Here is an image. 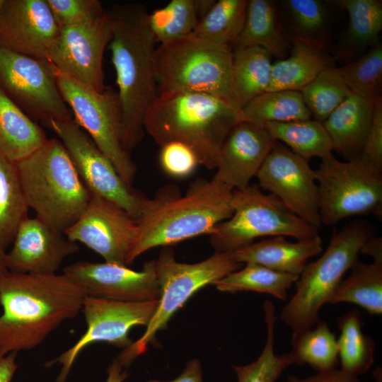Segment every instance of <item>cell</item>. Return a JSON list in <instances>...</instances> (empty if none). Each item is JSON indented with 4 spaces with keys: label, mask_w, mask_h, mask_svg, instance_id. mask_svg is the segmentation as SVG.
Instances as JSON below:
<instances>
[{
    "label": "cell",
    "mask_w": 382,
    "mask_h": 382,
    "mask_svg": "<svg viewBox=\"0 0 382 382\" xmlns=\"http://www.w3.org/2000/svg\"><path fill=\"white\" fill-rule=\"evenodd\" d=\"M360 253L371 256L374 262L382 263V238L372 236L362 245Z\"/></svg>",
    "instance_id": "obj_48"
},
{
    "label": "cell",
    "mask_w": 382,
    "mask_h": 382,
    "mask_svg": "<svg viewBox=\"0 0 382 382\" xmlns=\"http://www.w3.org/2000/svg\"><path fill=\"white\" fill-rule=\"evenodd\" d=\"M86 296L64 274L10 272L0 284V354L40 345L64 321L75 318Z\"/></svg>",
    "instance_id": "obj_1"
},
{
    "label": "cell",
    "mask_w": 382,
    "mask_h": 382,
    "mask_svg": "<svg viewBox=\"0 0 382 382\" xmlns=\"http://www.w3.org/2000/svg\"><path fill=\"white\" fill-rule=\"evenodd\" d=\"M272 138L284 143L294 154L306 161L320 159L332 153V144L323 122L309 119L263 125Z\"/></svg>",
    "instance_id": "obj_32"
},
{
    "label": "cell",
    "mask_w": 382,
    "mask_h": 382,
    "mask_svg": "<svg viewBox=\"0 0 382 382\" xmlns=\"http://www.w3.org/2000/svg\"><path fill=\"white\" fill-rule=\"evenodd\" d=\"M372 236L368 222L354 221L332 235L318 259L306 264L295 283V294L279 315L293 332L313 328L318 322L320 309L359 260L362 245Z\"/></svg>",
    "instance_id": "obj_6"
},
{
    "label": "cell",
    "mask_w": 382,
    "mask_h": 382,
    "mask_svg": "<svg viewBox=\"0 0 382 382\" xmlns=\"http://www.w3.org/2000/svg\"><path fill=\"white\" fill-rule=\"evenodd\" d=\"M0 89L35 122L45 125L50 120L73 119L46 59L0 47Z\"/></svg>",
    "instance_id": "obj_12"
},
{
    "label": "cell",
    "mask_w": 382,
    "mask_h": 382,
    "mask_svg": "<svg viewBox=\"0 0 382 382\" xmlns=\"http://www.w3.org/2000/svg\"><path fill=\"white\" fill-rule=\"evenodd\" d=\"M52 67L59 91L72 112L73 120L110 159L124 182L132 187L137 166L122 146L123 115L118 93L111 86L98 92Z\"/></svg>",
    "instance_id": "obj_10"
},
{
    "label": "cell",
    "mask_w": 382,
    "mask_h": 382,
    "mask_svg": "<svg viewBox=\"0 0 382 382\" xmlns=\"http://www.w3.org/2000/svg\"><path fill=\"white\" fill-rule=\"evenodd\" d=\"M241 112L219 97L195 92L159 93L147 110L144 128L160 146L180 141L196 154L199 165L215 169L221 146Z\"/></svg>",
    "instance_id": "obj_4"
},
{
    "label": "cell",
    "mask_w": 382,
    "mask_h": 382,
    "mask_svg": "<svg viewBox=\"0 0 382 382\" xmlns=\"http://www.w3.org/2000/svg\"><path fill=\"white\" fill-rule=\"evenodd\" d=\"M351 92L374 102L382 97V43L379 42L354 61L339 67Z\"/></svg>",
    "instance_id": "obj_41"
},
{
    "label": "cell",
    "mask_w": 382,
    "mask_h": 382,
    "mask_svg": "<svg viewBox=\"0 0 382 382\" xmlns=\"http://www.w3.org/2000/svg\"><path fill=\"white\" fill-rule=\"evenodd\" d=\"M274 142L263 126L241 121L221 146L213 178L232 190L248 187Z\"/></svg>",
    "instance_id": "obj_21"
},
{
    "label": "cell",
    "mask_w": 382,
    "mask_h": 382,
    "mask_svg": "<svg viewBox=\"0 0 382 382\" xmlns=\"http://www.w3.org/2000/svg\"><path fill=\"white\" fill-rule=\"evenodd\" d=\"M267 328L266 341L258 358L246 365L233 366L237 382H275L284 370L294 364L290 353L277 355L274 349V332L277 320L274 304L270 301L263 303Z\"/></svg>",
    "instance_id": "obj_38"
},
{
    "label": "cell",
    "mask_w": 382,
    "mask_h": 382,
    "mask_svg": "<svg viewBox=\"0 0 382 382\" xmlns=\"http://www.w3.org/2000/svg\"><path fill=\"white\" fill-rule=\"evenodd\" d=\"M47 140L42 127L0 89V155L16 163Z\"/></svg>",
    "instance_id": "obj_28"
},
{
    "label": "cell",
    "mask_w": 382,
    "mask_h": 382,
    "mask_svg": "<svg viewBox=\"0 0 382 382\" xmlns=\"http://www.w3.org/2000/svg\"><path fill=\"white\" fill-rule=\"evenodd\" d=\"M290 42L289 56L272 64L267 91H300L323 71L337 66L328 50L301 40Z\"/></svg>",
    "instance_id": "obj_25"
},
{
    "label": "cell",
    "mask_w": 382,
    "mask_h": 382,
    "mask_svg": "<svg viewBox=\"0 0 382 382\" xmlns=\"http://www.w3.org/2000/svg\"><path fill=\"white\" fill-rule=\"evenodd\" d=\"M315 171L321 224L332 226L357 215L382 213V176L358 157L340 161L332 153Z\"/></svg>",
    "instance_id": "obj_11"
},
{
    "label": "cell",
    "mask_w": 382,
    "mask_h": 382,
    "mask_svg": "<svg viewBox=\"0 0 382 382\" xmlns=\"http://www.w3.org/2000/svg\"><path fill=\"white\" fill-rule=\"evenodd\" d=\"M146 382H203L201 362L197 359L189 360L182 373L173 380L164 381L151 379Z\"/></svg>",
    "instance_id": "obj_46"
},
{
    "label": "cell",
    "mask_w": 382,
    "mask_h": 382,
    "mask_svg": "<svg viewBox=\"0 0 382 382\" xmlns=\"http://www.w3.org/2000/svg\"><path fill=\"white\" fill-rule=\"evenodd\" d=\"M137 233V221L121 207L91 194L79 219L64 233L100 255L105 262L129 265Z\"/></svg>",
    "instance_id": "obj_16"
},
{
    "label": "cell",
    "mask_w": 382,
    "mask_h": 382,
    "mask_svg": "<svg viewBox=\"0 0 382 382\" xmlns=\"http://www.w3.org/2000/svg\"><path fill=\"white\" fill-rule=\"evenodd\" d=\"M59 32L47 0H6L0 15V47L47 60Z\"/></svg>",
    "instance_id": "obj_19"
},
{
    "label": "cell",
    "mask_w": 382,
    "mask_h": 382,
    "mask_svg": "<svg viewBox=\"0 0 382 382\" xmlns=\"http://www.w3.org/2000/svg\"><path fill=\"white\" fill-rule=\"evenodd\" d=\"M241 121L263 126L267 122H285L311 119L300 91H265L241 110Z\"/></svg>",
    "instance_id": "obj_34"
},
{
    "label": "cell",
    "mask_w": 382,
    "mask_h": 382,
    "mask_svg": "<svg viewBox=\"0 0 382 382\" xmlns=\"http://www.w3.org/2000/svg\"><path fill=\"white\" fill-rule=\"evenodd\" d=\"M233 56L231 46L214 44L192 35L159 44L153 56L158 94L202 93L229 102Z\"/></svg>",
    "instance_id": "obj_7"
},
{
    "label": "cell",
    "mask_w": 382,
    "mask_h": 382,
    "mask_svg": "<svg viewBox=\"0 0 382 382\" xmlns=\"http://www.w3.org/2000/svg\"><path fill=\"white\" fill-rule=\"evenodd\" d=\"M159 162L168 175L183 178L190 175L199 165L195 151L180 141H170L161 146Z\"/></svg>",
    "instance_id": "obj_43"
},
{
    "label": "cell",
    "mask_w": 382,
    "mask_h": 382,
    "mask_svg": "<svg viewBox=\"0 0 382 382\" xmlns=\"http://www.w3.org/2000/svg\"><path fill=\"white\" fill-rule=\"evenodd\" d=\"M233 190L213 178H198L184 195L175 185H168L148 199L137 220V233L129 264L156 247L170 246L202 234L233 212Z\"/></svg>",
    "instance_id": "obj_3"
},
{
    "label": "cell",
    "mask_w": 382,
    "mask_h": 382,
    "mask_svg": "<svg viewBox=\"0 0 382 382\" xmlns=\"http://www.w3.org/2000/svg\"><path fill=\"white\" fill-rule=\"evenodd\" d=\"M233 45L234 49L259 47L270 56L286 58L291 43L284 31L277 1H248L243 26Z\"/></svg>",
    "instance_id": "obj_26"
},
{
    "label": "cell",
    "mask_w": 382,
    "mask_h": 382,
    "mask_svg": "<svg viewBox=\"0 0 382 382\" xmlns=\"http://www.w3.org/2000/svg\"><path fill=\"white\" fill-rule=\"evenodd\" d=\"M63 274L79 284L86 296L124 302L160 298L155 260L145 262L139 271L106 262L79 261L65 267Z\"/></svg>",
    "instance_id": "obj_18"
},
{
    "label": "cell",
    "mask_w": 382,
    "mask_h": 382,
    "mask_svg": "<svg viewBox=\"0 0 382 382\" xmlns=\"http://www.w3.org/2000/svg\"><path fill=\"white\" fill-rule=\"evenodd\" d=\"M299 277L277 272L258 264L245 263L242 269L228 274L214 285L222 292L252 291L285 301L289 289L296 282Z\"/></svg>",
    "instance_id": "obj_36"
},
{
    "label": "cell",
    "mask_w": 382,
    "mask_h": 382,
    "mask_svg": "<svg viewBox=\"0 0 382 382\" xmlns=\"http://www.w3.org/2000/svg\"><path fill=\"white\" fill-rule=\"evenodd\" d=\"M374 173H382V97L374 102L372 123L362 151L357 156Z\"/></svg>",
    "instance_id": "obj_44"
},
{
    "label": "cell",
    "mask_w": 382,
    "mask_h": 382,
    "mask_svg": "<svg viewBox=\"0 0 382 382\" xmlns=\"http://www.w3.org/2000/svg\"><path fill=\"white\" fill-rule=\"evenodd\" d=\"M232 86L229 103L241 110L253 98L267 91L271 76V56L259 47L233 50Z\"/></svg>",
    "instance_id": "obj_29"
},
{
    "label": "cell",
    "mask_w": 382,
    "mask_h": 382,
    "mask_svg": "<svg viewBox=\"0 0 382 382\" xmlns=\"http://www.w3.org/2000/svg\"><path fill=\"white\" fill-rule=\"evenodd\" d=\"M337 323L340 331L337 339L340 369L359 377L374 364L375 342L363 332L361 314L355 308L339 317Z\"/></svg>",
    "instance_id": "obj_31"
},
{
    "label": "cell",
    "mask_w": 382,
    "mask_h": 382,
    "mask_svg": "<svg viewBox=\"0 0 382 382\" xmlns=\"http://www.w3.org/2000/svg\"><path fill=\"white\" fill-rule=\"evenodd\" d=\"M11 245L6 266L21 274H56L63 261L79 250L76 243L36 216L23 220Z\"/></svg>",
    "instance_id": "obj_20"
},
{
    "label": "cell",
    "mask_w": 382,
    "mask_h": 382,
    "mask_svg": "<svg viewBox=\"0 0 382 382\" xmlns=\"http://www.w3.org/2000/svg\"><path fill=\"white\" fill-rule=\"evenodd\" d=\"M291 345L294 364H308L317 372L335 369L339 364L337 339L326 321L319 320L313 328L293 332Z\"/></svg>",
    "instance_id": "obj_33"
},
{
    "label": "cell",
    "mask_w": 382,
    "mask_h": 382,
    "mask_svg": "<svg viewBox=\"0 0 382 382\" xmlns=\"http://www.w3.org/2000/svg\"><path fill=\"white\" fill-rule=\"evenodd\" d=\"M47 2L60 28L90 21L105 12L98 0H47Z\"/></svg>",
    "instance_id": "obj_42"
},
{
    "label": "cell",
    "mask_w": 382,
    "mask_h": 382,
    "mask_svg": "<svg viewBox=\"0 0 382 382\" xmlns=\"http://www.w3.org/2000/svg\"><path fill=\"white\" fill-rule=\"evenodd\" d=\"M287 382H359L358 376L347 374L341 369L317 372L309 377L300 378L294 376L288 377Z\"/></svg>",
    "instance_id": "obj_45"
},
{
    "label": "cell",
    "mask_w": 382,
    "mask_h": 382,
    "mask_svg": "<svg viewBox=\"0 0 382 382\" xmlns=\"http://www.w3.org/2000/svg\"><path fill=\"white\" fill-rule=\"evenodd\" d=\"M158 302H124L86 296L81 309L87 324L86 332L72 347L46 364L47 366L62 365L57 382L66 381L79 354L93 343L105 342L124 349L129 346L132 343L130 330L137 325L146 326Z\"/></svg>",
    "instance_id": "obj_14"
},
{
    "label": "cell",
    "mask_w": 382,
    "mask_h": 382,
    "mask_svg": "<svg viewBox=\"0 0 382 382\" xmlns=\"http://www.w3.org/2000/svg\"><path fill=\"white\" fill-rule=\"evenodd\" d=\"M59 137L90 192L117 204L137 221L148 200L127 185L110 159L72 119L45 124Z\"/></svg>",
    "instance_id": "obj_13"
},
{
    "label": "cell",
    "mask_w": 382,
    "mask_h": 382,
    "mask_svg": "<svg viewBox=\"0 0 382 382\" xmlns=\"http://www.w3.org/2000/svg\"><path fill=\"white\" fill-rule=\"evenodd\" d=\"M6 0H0V15L2 11Z\"/></svg>",
    "instance_id": "obj_52"
},
{
    "label": "cell",
    "mask_w": 382,
    "mask_h": 382,
    "mask_svg": "<svg viewBox=\"0 0 382 382\" xmlns=\"http://www.w3.org/2000/svg\"><path fill=\"white\" fill-rule=\"evenodd\" d=\"M199 21L204 16L216 2L215 0H194Z\"/></svg>",
    "instance_id": "obj_50"
},
{
    "label": "cell",
    "mask_w": 382,
    "mask_h": 382,
    "mask_svg": "<svg viewBox=\"0 0 382 382\" xmlns=\"http://www.w3.org/2000/svg\"><path fill=\"white\" fill-rule=\"evenodd\" d=\"M329 2L347 12L348 24L330 48L335 62L347 64L378 43L382 30V3L378 0H332Z\"/></svg>",
    "instance_id": "obj_22"
},
{
    "label": "cell",
    "mask_w": 382,
    "mask_h": 382,
    "mask_svg": "<svg viewBox=\"0 0 382 382\" xmlns=\"http://www.w3.org/2000/svg\"><path fill=\"white\" fill-rule=\"evenodd\" d=\"M350 270V274L341 280L328 303H352L371 315H381L382 263L357 260Z\"/></svg>",
    "instance_id": "obj_30"
},
{
    "label": "cell",
    "mask_w": 382,
    "mask_h": 382,
    "mask_svg": "<svg viewBox=\"0 0 382 382\" xmlns=\"http://www.w3.org/2000/svg\"><path fill=\"white\" fill-rule=\"evenodd\" d=\"M155 261L160 298L144 334L122 352L131 362L146 351L156 333L166 327L173 316L194 294L207 285H214L242 265L230 253L219 252L199 262H180L169 246L161 249Z\"/></svg>",
    "instance_id": "obj_9"
},
{
    "label": "cell",
    "mask_w": 382,
    "mask_h": 382,
    "mask_svg": "<svg viewBox=\"0 0 382 382\" xmlns=\"http://www.w3.org/2000/svg\"><path fill=\"white\" fill-rule=\"evenodd\" d=\"M255 177L260 187L291 212L318 228L321 226L318 185L308 161L275 141Z\"/></svg>",
    "instance_id": "obj_17"
},
{
    "label": "cell",
    "mask_w": 382,
    "mask_h": 382,
    "mask_svg": "<svg viewBox=\"0 0 382 382\" xmlns=\"http://www.w3.org/2000/svg\"><path fill=\"white\" fill-rule=\"evenodd\" d=\"M156 42L165 44L192 35L199 18L194 0H172L148 14Z\"/></svg>",
    "instance_id": "obj_40"
},
{
    "label": "cell",
    "mask_w": 382,
    "mask_h": 382,
    "mask_svg": "<svg viewBox=\"0 0 382 382\" xmlns=\"http://www.w3.org/2000/svg\"><path fill=\"white\" fill-rule=\"evenodd\" d=\"M233 212L210 236L215 252L231 253L265 236H289L296 241L318 235V228L291 212L275 196L256 185L233 190Z\"/></svg>",
    "instance_id": "obj_8"
},
{
    "label": "cell",
    "mask_w": 382,
    "mask_h": 382,
    "mask_svg": "<svg viewBox=\"0 0 382 382\" xmlns=\"http://www.w3.org/2000/svg\"><path fill=\"white\" fill-rule=\"evenodd\" d=\"M322 242L319 235L296 242L279 236L253 242L230 253L242 264L255 263L277 272L299 276L308 260L321 253Z\"/></svg>",
    "instance_id": "obj_23"
},
{
    "label": "cell",
    "mask_w": 382,
    "mask_h": 382,
    "mask_svg": "<svg viewBox=\"0 0 382 382\" xmlns=\"http://www.w3.org/2000/svg\"><path fill=\"white\" fill-rule=\"evenodd\" d=\"M16 352L0 354V382H11L17 368Z\"/></svg>",
    "instance_id": "obj_47"
},
{
    "label": "cell",
    "mask_w": 382,
    "mask_h": 382,
    "mask_svg": "<svg viewBox=\"0 0 382 382\" xmlns=\"http://www.w3.org/2000/svg\"><path fill=\"white\" fill-rule=\"evenodd\" d=\"M16 165L28 207L64 233L83 213L91 193L63 144L59 139H48Z\"/></svg>",
    "instance_id": "obj_5"
},
{
    "label": "cell",
    "mask_w": 382,
    "mask_h": 382,
    "mask_svg": "<svg viewBox=\"0 0 382 382\" xmlns=\"http://www.w3.org/2000/svg\"><path fill=\"white\" fill-rule=\"evenodd\" d=\"M300 92L311 117L320 122H323L352 93L337 66L323 71Z\"/></svg>",
    "instance_id": "obj_39"
},
{
    "label": "cell",
    "mask_w": 382,
    "mask_h": 382,
    "mask_svg": "<svg viewBox=\"0 0 382 382\" xmlns=\"http://www.w3.org/2000/svg\"><path fill=\"white\" fill-rule=\"evenodd\" d=\"M110 13L109 46L123 115L122 144L130 154L145 134L146 112L158 96L153 63L156 41L144 6L115 5Z\"/></svg>",
    "instance_id": "obj_2"
},
{
    "label": "cell",
    "mask_w": 382,
    "mask_h": 382,
    "mask_svg": "<svg viewBox=\"0 0 382 382\" xmlns=\"http://www.w3.org/2000/svg\"><path fill=\"white\" fill-rule=\"evenodd\" d=\"M6 253L0 250V284L9 272L6 266Z\"/></svg>",
    "instance_id": "obj_51"
},
{
    "label": "cell",
    "mask_w": 382,
    "mask_h": 382,
    "mask_svg": "<svg viewBox=\"0 0 382 382\" xmlns=\"http://www.w3.org/2000/svg\"><path fill=\"white\" fill-rule=\"evenodd\" d=\"M112 35V21L107 11L90 21L61 28L47 61L59 72L103 92V54Z\"/></svg>",
    "instance_id": "obj_15"
},
{
    "label": "cell",
    "mask_w": 382,
    "mask_h": 382,
    "mask_svg": "<svg viewBox=\"0 0 382 382\" xmlns=\"http://www.w3.org/2000/svg\"><path fill=\"white\" fill-rule=\"evenodd\" d=\"M248 0H219L197 23L192 35L206 41L233 45L242 30Z\"/></svg>",
    "instance_id": "obj_37"
},
{
    "label": "cell",
    "mask_w": 382,
    "mask_h": 382,
    "mask_svg": "<svg viewBox=\"0 0 382 382\" xmlns=\"http://www.w3.org/2000/svg\"><path fill=\"white\" fill-rule=\"evenodd\" d=\"M126 367L115 357L108 368V377L105 382H122L129 374Z\"/></svg>",
    "instance_id": "obj_49"
},
{
    "label": "cell",
    "mask_w": 382,
    "mask_h": 382,
    "mask_svg": "<svg viewBox=\"0 0 382 382\" xmlns=\"http://www.w3.org/2000/svg\"><path fill=\"white\" fill-rule=\"evenodd\" d=\"M277 3L289 40L304 41L328 50L332 37L328 1L284 0Z\"/></svg>",
    "instance_id": "obj_27"
},
{
    "label": "cell",
    "mask_w": 382,
    "mask_h": 382,
    "mask_svg": "<svg viewBox=\"0 0 382 382\" xmlns=\"http://www.w3.org/2000/svg\"><path fill=\"white\" fill-rule=\"evenodd\" d=\"M27 204L15 163L0 155V250L13 243L16 232L28 216Z\"/></svg>",
    "instance_id": "obj_35"
},
{
    "label": "cell",
    "mask_w": 382,
    "mask_h": 382,
    "mask_svg": "<svg viewBox=\"0 0 382 382\" xmlns=\"http://www.w3.org/2000/svg\"><path fill=\"white\" fill-rule=\"evenodd\" d=\"M374 102L354 93L323 122L332 144V151L346 161L361 154L370 130Z\"/></svg>",
    "instance_id": "obj_24"
}]
</instances>
